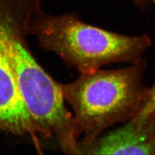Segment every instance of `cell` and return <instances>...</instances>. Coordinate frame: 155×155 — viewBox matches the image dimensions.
Instances as JSON below:
<instances>
[{
	"label": "cell",
	"mask_w": 155,
	"mask_h": 155,
	"mask_svg": "<svg viewBox=\"0 0 155 155\" xmlns=\"http://www.w3.org/2000/svg\"><path fill=\"white\" fill-rule=\"evenodd\" d=\"M25 36L0 23V63L15 80L41 137L55 138L65 153L73 154L78 143L73 116L65 107L60 84L32 56Z\"/></svg>",
	"instance_id": "obj_3"
},
{
	"label": "cell",
	"mask_w": 155,
	"mask_h": 155,
	"mask_svg": "<svg viewBox=\"0 0 155 155\" xmlns=\"http://www.w3.org/2000/svg\"><path fill=\"white\" fill-rule=\"evenodd\" d=\"M144 60L125 69L81 73L73 82L60 84L63 96L73 109L78 143H89L104 130L137 115L146 101L149 89L142 84Z\"/></svg>",
	"instance_id": "obj_1"
},
{
	"label": "cell",
	"mask_w": 155,
	"mask_h": 155,
	"mask_svg": "<svg viewBox=\"0 0 155 155\" xmlns=\"http://www.w3.org/2000/svg\"><path fill=\"white\" fill-rule=\"evenodd\" d=\"M0 130L29 134L38 144L39 129L14 78L0 63Z\"/></svg>",
	"instance_id": "obj_5"
},
{
	"label": "cell",
	"mask_w": 155,
	"mask_h": 155,
	"mask_svg": "<svg viewBox=\"0 0 155 155\" xmlns=\"http://www.w3.org/2000/svg\"><path fill=\"white\" fill-rule=\"evenodd\" d=\"M28 34L36 36L43 48L81 73L111 63L137 62L151 44L147 35H122L87 24L74 14H47L41 7L34 13Z\"/></svg>",
	"instance_id": "obj_2"
},
{
	"label": "cell",
	"mask_w": 155,
	"mask_h": 155,
	"mask_svg": "<svg viewBox=\"0 0 155 155\" xmlns=\"http://www.w3.org/2000/svg\"><path fill=\"white\" fill-rule=\"evenodd\" d=\"M76 154L155 155V109L138 113L122 127L89 143H78Z\"/></svg>",
	"instance_id": "obj_4"
},
{
	"label": "cell",
	"mask_w": 155,
	"mask_h": 155,
	"mask_svg": "<svg viewBox=\"0 0 155 155\" xmlns=\"http://www.w3.org/2000/svg\"><path fill=\"white\" fill-rule=\"evenodd\" d=\"M154 109H155V82L151 88L149 89L146 101L139 113L147 112Z\"/></svg>",
	"instance_id": "obj_6"
}]
</instances>
